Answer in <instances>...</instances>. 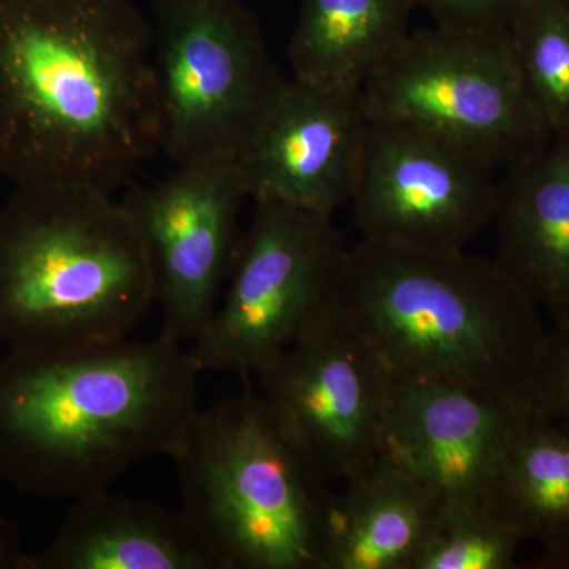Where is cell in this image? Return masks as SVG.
<instances>
[{
	"label": "cell",
	"instance_id": "1",
	"mask_svg": "<svg viewBox=\"0 0 569 569\" xmlns=\"http://www.w3.org/2000/svg\"><path fill=\"white\" fill-rule=\"evenodd\" d=\"M157 152L152 22L132 0H0V178L112 194Z\"/></svg>",
	"mask_w": 569,
	"mask_h": 569
},
{
	"label": "cell",
	"instance_id": "2",
	"mask_svg": "<svg viewBox=\"0 0 569 569\" xmlns=\"http://www.w3.org/2000/svg\"><path fill=\"white\" fill-rule=\"evenodd\" d=\"M190 348L151 340L0 355V482L44 500L111 489L173 455L198 410Z\"/></svg>",
	"mask_w": 569,
	"mask_h": 569
},
{
	"label": "cell",
	"instance_id": "3",
	"mask_svg": "<svg viewBox=\"0 0 569 569\" xmlns=\"http://www.w3.org/2000/svg\"><path fill=\"white\" fill-rule=\"evenodd\" d=\"M336 310L391 369L531 408L549 331L496 261L361 239L348 246Z\"/></svg>",
	"mask_w": 569,
	"mask_h": 569
},
{
	"label": "cell",
	"instance_id": "4",
	"mask_svg": "<svg viewBox=\"0 0 569 569\" xmlns=\"http://www.w3.org/2000/svg\"><path fill=\"white\" fill-rule=\"evenodd\" d=\"M156 306L132 216L88 186L14 187L0 206V347L59 351L130 339Z\"/></svg>",
	"mask_w": 569,
	"mask_h": 569
},
{
	"label": "cell",
	"instance_id": "5",
	"mask_svg": "<svg viewBox=\"0 0 569 569\" xmlns=\"http://www.w3.org/2000/svg\"><path fill=\"white\" fill-rule=\"evenodd\" d=\"M170 459L222 569H320L335 490L260 392L198 408Z\"/></svg>",
	"mask_w": 569,
	"mask_h": 569
},
{
	"label": "cell",
	"instance_id": "6",
	"mask_svg": "<svg viewBox=\"0 0 569 569\" xmlns=\"http://www.w3.org/2000/svg\"><path fill=\"white\" fill-rule=\"evenodd\" d=\"M160 151L176 164L241 160L287 78L244 0H153Z\"/></svg>",
	"mask_w": 569,
	"mask_h": 569
},
{
	"label": "cell",
	"instance_id": "7",
	"mask_svg": "<svg viewBox=\"0 0 569 569\" xmlns=\"http://www.w3.org/2000/svg\"><path fill=\"white\" fill-rule=\"evenodd\" d=\"M362 91L372 121L429 130L503 170L552 138L520 77L508 29L411 32Z\"/></svg>",
	"mask_w": 569,
	"mask_h": 569
},
{
	"label": "cell",
	"instance_id": "8",
	"mask_svg": "<svg viewBox=\"0 0 569 569\" xmlns=\"http://www.w3.org/2000/svg\"><path fill=\"white\" fill-rule=\"evenodd\" d=\"M253 203L227 295L190 348L201 372L254 377L336 306L348 246L332 217Z\"/></svg>",
	"mask_w": 569,
	"mask_h": 569
},
{
	"label": "cell",
	"instance_id": "9",
	"mask_svg": "<svg viewBox=\"0 0 569 569\" xmlns=\"http://www.w3.org/2000/svg\"><path fill=\"white\" fill-rule=\"evenodd\" d=\"M254 378L280 425L329 481L342 482L383 451L391 367L336 306Z\"/></svg>",
	"mask_w": 569,
	"mask_h": 569
},
{
	"label": "cell",
	"instance_id": "10",
	"mask_svg": "<svg viewBox=\"0 0 569 569\" xmlns=\"http://www.w3.org/2000/svg\"><path fill=\"white\" fill-rule=\"evenodd\" d=\"M497 167L448 138L372 121L350 204L361 239L460 252L496 220Z\"/></svg>",
	"mask_w": 569,
	"mask_h": 569
},
{
	"label": "cell",
	"instance_id": "11",
	"mask_svg": "<svg viewBox=\"0 0 569 569\" xmlns=\"http://www.w3.org/2000/svg\"><path fill=\"white\" fill-rule=\"evenodd\" d=\"M247 198L239 160L176 164L160 181L123 194L151 257L160 335L186 346L211 320L241 242Z\"/></svg>",
	"mask_w": 569,
	"mask_h": 569
},
{
	"label": "cell",
	"instance_id": "12",
	"mask_svg": "<svg viewBox=\"0 0 569 569\" xmlns=\"http://www.w3.org/2000/svg\"><path fill=\"white\" fill-rule=\"evenodd\" d=\"M370 126L362 86L287 78L239 160L249 197L335 216L353 197Z\"/></svg>",
	"mask_w": 569,
	"mask_h": 569
},
{
	"label": "cell",
	"instance_id": "13",
	"mask_svg": "<svg viewBox=\"0 0 569 569\" xmlns=\"http://www.w3.org/2000/svg\"><path fill=\"white\" fill-rule=\"evenodd\" d=\"M391 372L385 451L445 501L485 500L531 408L458 381Z\"/></svg>",
	"mask_w": 569,
	"mask_h": 569
},
{
	"label": "cell",
	"instance_id": "14",
	"mask_svg": "<svg viewBox=\"0 0 569 569\" xmlns=\"http://www.w3.org/2000/svg\"><path fill=\"white\" fill-rule=\"evenodd\" d=\"M496 263L548 316L569 325V132L505 170Z\"/></svg>",
	"mask_w": 569,
	"mask_h": 569
},
{
	"label": "cell",
	"instance_id": "15",
	"mask_svg": "<svg viewBox=\"0 0 569 569\" xmlns=\"http://www.w3.org/2000/svg\"><path fill=\"white\" fill-rule=\"evenodd\" d=\"M28 569H222L186 512L99 490L71 501Z\"/></svg>",
	"mask_w": 569,
	"mask_h": 569
},
{
	"label": "cell",
	"instance_id": "16",
	"mask_svg": "<svg viewBox=\"0 0 569 569\" xmlns=\"http://www.w3.org/2000/svg\"><path fill=\"white\" fill-rule=\"evenodd\" d=\"M342 482L320 569H413L443 497L385 449Z\"/></svg>",
	"mask_w": 569,
	"mask_h": 569
},
{
	"label": "cell",
	"instance_id": "17",
	"mask_svg": "<svg viewBox=\"0 0 569 569\" xmlns=\"http://www.w3.org/2000/svg\"><path fill=\"white\" fill-rule=\"evenodd\" d=\"M413 0H305L290 44L291 77L365 84L410 36Z\"/></svg>",
	"mask_w": 569,
	"mask_h": 569
},
{
	"label": "cell",
	"instance_id": "18",
	"mask_svg": "<svg viewBox=\"0 0 569 569\" xmlns=\"http://www.w3.org/2000/svg\"><path fill=\"white\" fill-rule=\"evenodd\" d=\"M486 505L542 546L535 568L569 553V426L531 413L490 481Z\"/></svg>",
	"mask_w": 569,
	"mask_h": 569
},
{
	"label": "cell",
	"instance_id": "19",
	"mask_svg": "<svg viewBox=\"0 0 569 569\" xmlns=\"http://www.w3.org/2000/svg\"><path fill=\"white\" fill-rule=\"evenodd\" d=\"M509 44L550 133L569 132V0H519Z\"/></svg>",
	"mask_w": 569,
	"mask_h": 569
},
{
	"label": "cell",
	"instance_id": "20",
	"mask_svg": "<svg viewBox=\"0 0 569 569\" xmlns=\"http://www.w3.org/2000/svg\"><path fill=\"white\" fill-rule=\"evenodd\" d=\"M526 542L485 501H445L413 569H511Z\"/></svg>",
	"mask_w": 569,
	"mask_h": 569
},
{
	"label": "cell",
	"instance_id": "21",
	"mask_svg": "<svg viewBox=\"0 0 569 569\" xmlns=\"http://www.w3.org/2000/svg\"><path fill=\"white\" fill-rule=\"evenodd\" d=\"M531 411L569 426V325L549 329Z\"/></svg>",
	"mask_w": 569,
	"mask_h": 569
},
{
	"label": "cell",
	"instance_id": "22",
	"mask_svg": "<svg viewBox=\"0 0 569 569\" xmlns=\"http://www.w3.org/2000/svg\"><path fill=\"white\" fill-rule=\"evenodd\" d=\"M438 28L452 31H505L519 0H413Z\"/></svg>",
	"mask_w": 569,
	"mask_h": 569
},
{
	"label": "cell",
	"instance_id": "23",
	"mask_svg": "<svg viewBox=\"0 0 569 569\" xmlns=\"http://www.w3.org/2000/svg\"><path fill=\"white\" fill-rule=\"evenodd\" d=\"M29 557L17 527L0 512V569H28Z\"/></svg>",
	"mask_w": 569,
	"mask_h": 569
}]
</instances>
